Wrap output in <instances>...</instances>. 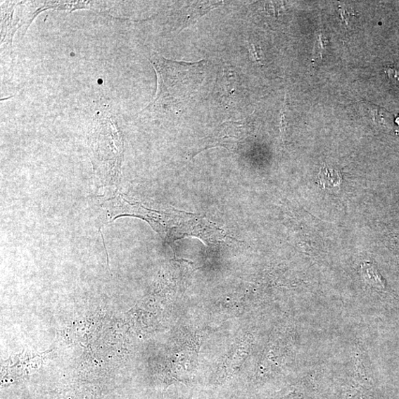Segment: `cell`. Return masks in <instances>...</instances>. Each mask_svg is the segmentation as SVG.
Listing matches in <instances>:
<instances>
[{
	"instance_id": "obj_4",
	"label": "cell",
	"mask_w": 399,
	"mask_h": 399,
	"mask_svg": "<svg viewBox=\"0 0 399 399\" xmlns=\"http://www.w3.org/2000/svg\"><path fill=\"white\" fill-rule=\"evenodd\" d=\"M362 270L364 277L366 280L369 281V284L376 288H384L381 278L373 265L366 264L365 269H362Z\"/></svg>"
},
{
	"instance_id": "obj_1",
	"label": "cell",
	"mask_w": 399,
	"mask_h": 399,
	"mask_svg": "<svg viewBox=\"0 0 399 399\" xmlns=\"http://www.w3.org/2000/svg\"><path fill=\"white\" fill-rule=\"evenodd\" d=\"M157 75L153 100L141 114L177 115L198 94L205 78V61L185 63L171 61L158 53L150 58Z\"/></svg>"
},
{
	"instance_id": "obj_2",
	"label": "cell",
	"mask_w": 399,
	"mask_h": 399,
	"mask_svg": "<svg viewBox=\"0 0 399 399\" xmlns=\"http://www.w3.org/2000/svg\"><path fill=\"white\" fill-rule=\"evenodd\" d=\"M224 2L208 1V2H194L181 11V15L177 20L180 27V31L189 25L195 24L203 15L210 12L211 10L219 6H223Z\"/></svg>"
},
{
	"instance_id": "obj_3",
	"label": "cell",
	"mask_w": 399,
	"mask_h": 399,
	"mask_svg": "<svg viewBox=\"0 0 399 399\" xmlns=\"http://www.w3.org/2000/svg\"><path fill=\"white\" fill-rule=\"evenodd\" d=\"M319 184L325 189L337 190L342 183V177L339 172L327 166L324 165L318 176Z\"/></svg>"
}]
</instances>
